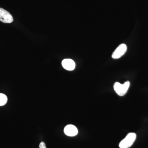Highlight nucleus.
Masks as SVG:
<instances>
[{"label": "nucleus", "mask_w": 148, "mask_h": 148, "mask_svg": "<svg viewBox=\"0 0 148 148\" xmlns=\"http://www.w3.org/2000/svg\"><path fill=\"white\" fill-rule=\"evenodd\" d=\"M130 85V83L129 81L126 82L123 84H121L119 82H116L114 85V90L119 96H123L127 93Z\"/></svg>", "instance_id": "f257e3e1"}, {"label": "nucleus", "mask_w": 148, "mask_h": 148, "mask_svg": "<svg viewBox=\"0 0 148 148\" xmlns=\"http://www.w3.org/2000/svg\"><path fill=\"white\" fill-rule=\"evenodd\" d=\"M136 138V134L130 132L120 143V148H129L132 146Z\"/></svg>", "instance_id": "f03ea898"}, {"label": "nucleus", "mask_w": 148, "mask_h": 148, "mask_svg": "<svg viewBox=\"0 0 148 148\" xmlns=\"http://www.w3.org/2000/svg\"><path fill=\"white\" fill-rule=\"evenodd\" d=\"M0 21L4 23H11L13 22V18L7 11L0 8Z\"/></svg>", "instance_id": "7ed1b4c3"}, {"label": "nucleus", "mask_w": 148, "mask_h": 148, "mask_svg": "<svg viewBox=\"0 0 148 148\" xmlns=\"http://www.w3.org/2000/svg\"><path fill=\"white\" fill-rule=\"evenodd\" d=\"M127 46L125 44H121L119 46L112 54V58L118 59L124 55L127 51Z\"/></svg>", "instance_id": "20e7f679"}, {"label": "nucleus", "mask_w": 148, "mask_h": 148, "mask_svg": "<svg viewBox=\"0 0 148 148\" xmlns=\"http://www.w3.org/2000/svg\"><path fill=\"white\" fill-rule=\"evenodd\" d=\"M64 132L67 136L73 137L77 134L78 130L75 125L71 124L68 125L64 128Z\"/></svg>", "instance_id": "39448f33"}, {"label": "nucleus", "mask_w": 148, "mask_h": 148, "mask_svg": "<svg viewBox=\"0 0 148 148\" xmlns=\"http://www.w3.org/2000/svg\"><path fill=\"white\" fill-rule=\"evenodd\" d=\"M62 65L64 69L68 71L73 70L75 67V64L73 60L69 58L64 59L62 62Z\"/></svg>", "instance_id": "423d86ee"}, {"label": "nucleus", "mask_w": 148, "mask_h": 148, "mask_svg": "<svg viewBox=\"0 0 148 148\" xmlns=\"http://www.w3.org/2000/svg\"><path fill=\"white\" fill-rule=\"evenodd\" d=\"M7 101L8 98L6 95L3 93H0V106L5 105Z\"/></svg>", "instance_id": "0eeeda50"}, {"label": "nucleus", "mask_w": 148, "mask_h": 148, "mask_svg": "<svg viewBox=\"0 0 148 148\" xmlns=\"http://www.w3.org/2000/svg\"><path fill=\"white\" fill-rule=\"evenodd\" d=\"M39 148H47L46 147L45 143L43 142H41V143H40L39 145Z\"/></svg>", "instance_id": "6e6552de"}]
</instances>
